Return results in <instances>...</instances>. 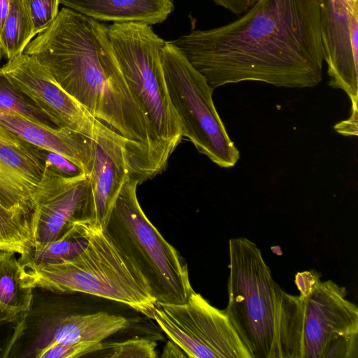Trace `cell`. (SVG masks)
Returning <instances> with one entry per match:
<instances>
[{
	"label": "cell",
	"instance_id": "6da1fadb",
	"mask_svg": "<svg viewBox=\"0 0 358 358\" xmlns=\"http://www.w3.org/2000/svg\"><path fill=\"white\" fill-rule=\"evenodd\" d=\"M169 42L213 89L243 81L312 88L322 80L318 0H257L228 24Z\"/></svg>",
	"mask_w": 358,
	"mask_h": 358
},
{
	"label": "cell",
	"instance_id": "7a4b0ae2",
	"mask_svg": "<svg viewBox=\"0 0 358 358\" xmlns=\"http://www.w3.org/2000/svg\"><path fill=\"white\" fill-rule=\"evenodd\" d=\"M24 53L41 63L94 117L127 139L131 167L145 171V121L122 76L106 25L64 7Z\"/></svg>",
	"mask_w": 358,
	"mask_h": 358
},
{
	"label": "cell",
	"instance_id": "3957f363",
	"mask_svg": "<svg viewBox=\"0 0 358 358\" xmlns=\"http://www.w3.org/2000/svg\"><path fill=\"white\" fill-rule=\"evenodd\" d=\"M224 310L251 358H301L302 301L274 280L257 245L229 241Z\"/></svg>",
	"mask_w": 358,
	"mask_h": 358
},
{
	"label": "cell",
	"instance_id": "277c9868",
	"mask_svg": "<svg viewBox=\"0 0 358 358\" xmlns=\"http://www.w3.org/2000/svg\"><path fill=\"white\" fill-rule=\"evenodd\" d=\"M107 29L122 76L145 121L148 180L165 169L183 138L163 73L161 52L165 41L143 23H113Z\"/></svg>",
	"mask_w": 358,
	"mask_h": 358
},
{
	"label": "cell",
	"instance_id": "5b68a950",
	"mask_svg": "<svg viewBox=\"0 0 358 358\" xmlns=\"http://www.w3.org/2000/svg\"><path fill=\"white\" fill-rule=\"evenodd\" d=\"M24 287L84 293L123 303L152 319L157 300L136 264L93 223L89 243L76 258L21 268Z\"/></svg>",
	"mask_w": 358,
	"mask_h": 358
},
{
	"label": "cell",
	"instance_id": "8992f818",
	"mask_svg": "<svg viewBox=\"0 0 358 358\" xmlns=\"http://www.w3.org/2000/svg\"><path fill=\"white\" fill-rule=\"evenodd\" d=\"M138 182H124L104 229L113 243L136 264L157 302L182 303L194 292L187 264L142 210Z\"/></svg>",
	"mask_w": 358,
	"mask_h": 358
},
{
	"label": "cell",
	"instance_id": "52a82bcc",
	"mask_svg": "<svg viewBox=\"0 0 358 358\" xmlns=\"http://www.w3.org/2000/svg\"><path fill=\"white\" fill-rule=\"evenodd\" d=\"M161 60L168 95L182 137L220 167L234 166L240 152L215 106L214 89L169 41L162 48Z\"/></svg>",
	"mask_w": 358,
	"mask_h": 358
},
{
	"label": "cell",
	"instance_id": "ba28073f",
	"mask_svg": "<svg viewBox=\"0 0 358 358\" xmlns=\"http://www.w3.org/2000/svg\"><path fill=\"white\" fill-rule=\"evenodd\" d=\"M65 298L66 293L33 288L29 308L8 358H38L55 343L102 342L129 325L124 317L106 312L76 313Z\"/></svg>",
	"mask_w": 358,
	"mask_h": 358
},
{
	"label": "cell",
	"instance_id": "9c48e42d",
	"mask_svg": "<svg viewBox=\"0 0 358 358\" xmlns=\"http://www.w3.org/2000/svg\"><path fill=\"white\" fill-rule=\"evenodd\" d=\"M191 358H251L224 310L194 292L182 303L157 302L153 318Z\"/></svg>",
	"mask_w": 358,
	"mask_h": 358
},
{
	"label": "cell",
	"instance_id": "30bf717a",
	"mask_svg": "<svg viewBox=\"0 0 358 358\" xmlns=\"http://www.w3.org/2000/svg\"><path fill=\"white\" fill-rule=\"evenodd\" d=\"M346 295L345 287L329 280L300 296L301 358L357 357L358 308Z\"/></svg>",
	"mask_w": 358,
	"mask_h": 358
},
{
	"label": "cell",
	"instance_id": "8fae6325",
	"mask_svg": "<svg viewBox=\"0 0 358 358\" xmlns=\"http://www.w3.org/2000/svg\"><path fill=\"white\" fill-rule=\"evenodd\" d=\"M10 81L46 113L59 128L94 138L101 122L66 92L48 69L22 53L1 67Z\"/></svg>",
	"mask_w": 358,
	"mask_h": 358
},
{
	"label": "cell",
	"instance_id": "7c38bea8",
	"mask_svg": "<svg viewBox=\"0 0 358 358\" xmlns=\"http://www.w3.org/2000/svg\"><path fill=\"white\" fill-rule=\"evenodd\" d=\"M329 85L358 100V0H318Z\"/></svg>",
	"mask_w": 358,
	"mask_h": 358
},
{
	"label": "cell",
	"instance_id": "4fadbf2b",
	"mask_svg": "<svg viewBox=\"0 0 358 358\" xmlns=\"http://www.w3.org/2000/svg\"><path fill=\"white\" fill-rule=\"evenodd\" d=\"M90 193L89 176H66L45 166L32 194L34 245L54 241L78 220H83Z\"/></svg>",
	"mask_w": 358,
	"mask_h": 358
},
{
	"label": "cell",
	"instance_id": "5bb4252c",
	"mask_svg": "<svg viewBox=\"0 0 358 358\" xmlns=\"http://www.w3.org/2000/svg\"><path fill=\"white\" fill-rule=\"evenodd\" d=\"M93 141L90 193L83 220L105 229L120 192L131 176V148L127 139L102 122Z\"/></svg>",
	"mask_w": 358,
	"mask_h": 358
},
{
	"label": "cell",
	"instance_id": "9a60e30c",
	"mask_svg": "<svg viewBox=\"0 0 358 358\" xmlns=\"http://www.w3.org/2000/svg\"><path fill=\"white\" fill-rule=\"evenodd\" d=\"M45 167L42 148L0 127V203L3 206L34 213L32 194Z\"/></svg>",
	"mask_w": 358,
	"mask_h": 358
},
{
	"label": "cell",
	"instance_id": "2e32d148",
	"mask_svg": "<svg viewBox=\"0 0 358 358\" xmlns=\"http://www.w3.org/2000/svg\"><path fill=\"white\" fill-rule=\"evenodd\" d=\"M0 127L38 148L62 155L90 176L94 146L92 138L65 128L51 127L14 113L0 110Z\"/></svg>",
	"mask_w": 358,
	"mask_h": 358
},
{
	"label": "cell",
	"instance_id": "e0dca14e",
	"mask_svg": "<svg viewBox=\"0 0 358 358\" xmlns=\"http://www.w3.org/2000/svg\"><path fill=\"white\" fill-rule=\"evenodd\" d=\"M65 7L99 22H164L174 10L173 0H60Z\"/></svg>",
	"mask_w": 358,
	"mask_h": 358
},
{
	"label": "cell",
	"instance_id": "ac0fdd59",
	"mask_svg": "<svg viewBox=\"0 0 358 358\" xmlns=\"http://www.w3.org/2000/svg\"><path fill=\"white\" fill-rule=\"evenodd\" d=\"M92 224L88 220L76 221L57 239L33 245L20 255L18 262L21 268L59 264L76 258L87 246Z\"/></svg>",
	"mask_w": 358,
	"mask_h": 358
},
{
	"label": "cell",
	"instance_id": "d6986e66",
	"mask_svg": "<svg viewBox=\"0 0 358 358\" xmlns=\"http://www.w3.org/2000/svg\"><path fill=\"white\" fill-rule=\"evenodd\" d=\"M25 0H11L0 35V48L8 60L22 54L35 36Z\"/></svg>",
	"mask_w": 358,
	"mask_h": 358
},
{
	"label": "cell",
	"instance_id": "ffe728a7",
	"mask_svg": "<svg viewBox=\"0 0 358 358\" xmlns=\"http://www.w3.org/2000/svg\"><path fill=\"white\" fill-rule=\"evenodd\" d=\"M34 213L8 209L0 203V250L20 255L34 245Z\"/></svg>",
	"mask_w": 358,
	"mask_h": 358
},
{
	"label": "cell",
	"instance_id": "44dd1931",
	"mask_svg": "<svg viewBox=\"0 0 358 358\" xmlns=\"http://www.w3.org/2000/svg\"><path fill=\"white\" fill-rule=\"evenodd\" d=\"M15 252L0 250V303L17 312H27L33 288L24 287Z\"/></svg>",
	"mask_w": 358,
	"mask_h": 358
},
{
	"label": "cell",
	"instance_id": "7402d4cb",
	"mask_svg": "<svg viewBox=\"0 0 358 358\" xmlns=\"http://www.w3.org/2000/svg\"><path fill=\"white\" fill-rule=\"evenodd\" d=\"M0 110L14 113L43 125L57 127L53 120L15 87L0 66Z\"/></svg>",
	"mask_w": 358,
	"mask_h": 358
},
{
	"label": "cell",
	"instance_id": "603a6c76",
	"mask_svg": "<svg viewBox=\"0 0 358 358\" xmlns=\"http://www.w3.org/2000/svg\"><path fill=\"white\" fill-rule=\"evenodd\" d=\"M157 343L144 338H135L120 342L103 343L102 357L108 358H155Z\"/></svg>",
	"mask_w": 358,
	"mask_h": 358
},
{
	"label": "cell",
	"instance_id": "cb8c5ba5",
	"mask_svg": "<svg viewBox=\"0 0 358 358\" xmlns=\"http://www.w3.org/2000/svg\"><path fill=\"white\" fill-rule=\"evenodd\" d=\"M26 313L10 310L0 303V358H8Z\"/></svg>",
	"mask_w": 358,
	"mask_h": 358
},
{
	"label": "cell",
	"instance_id": "d4e9b609",
	"mask_svg": "<svg viewBox=\"0 0 358 358\" xmlns=\"http://www.w3.org/2000/svg\"><path fill=\"white\" fill-rule=\"evenodd\" d=\"M35 35L45 30L59 13L60 0H25Z\"/></svg>",
	"mask_w": 358,
	"mask_h": 358
},
{
	"label": "cell",
	"instance_id": "484cf974",
	"mask_svg": "<svg viewBox=\"0 0 358 358\" xmlns=\"http://www.w3.org/2000/svg\"><path fill=\"white\" fill-rule=\"evenodd\" d=\"M103 342L52 344L44 349L38 358H78L102 350Z\"/></svg>",
	"mask_w": 358,
	"mask_h": 358
},
{
	"label": "cell",
	"instance_id": "4316f807",
	"mask_svg": "<svg viewBox=\"0 0 358 358\" xmlns=\"http://www.w3.org/2000/svg\"><path fill=\"white\" fill-rule=\"evenodd\" d=\"M320 274L315 270L296 273L294 282L299 291V296L308 295L320 281Z\"/></svg>",
	"mask_w": 358,
	"mask_h": 358
},
{
	"label": "cell",
	"instance_id": "83f0119b",
	"mask_svg": "<svg viewBox=\"0 0 358 358\" xmlns=\"http://www.w3.org/2000/svg\"><path fill=\"white\" fill-rule=\"evenodd\" d=\"M358 100L351 101L350 116L342 122L336 124L334 128L336 132L344 136H357L358 125Z\"/></svg>",
	"mask_w": 358,
	"mask_h": 358
},
{
	"label": "cell",
	"instance_id": "f1b7e54d",
	"mask_svg": "<svg viewBox=\"0 0 358 358\" xmlns=\"http://www.w3.org/2000/svg\"><path fill=\"white\" fill-rule=\"evenodd\" d=\"M216 5L240 16L250 9L257 0H212Z\"/></svg>",
	"mask_w": 358,
	"mask_h": 358
},
{
	"label": "cell",
	"instance_id": "f546056e",
	"mask_svg": "<svg viewBox=\"0 0 358 358\" xmlns=\"http://www.w3.org/2000/svg\"><path fill=\"white\" fill-rule=\"evenodd\" d=\"M170 341L171 342H169L164 349L163 354L162 355V357H187V355L182 354L185 353L182 350V349H180L173 341Z\"/></svg>",
	"mask_w": 358,
	"mask_h": 358
},
{
	"label": "cell",
	"instance_id": "4dcf8cb0",
	"mask_svg": "<svg viewBox=\"0 0 358 358\" xmlns=\"http://www.w3.org/2000/svg\"><path fill=\"white\" fill-rule=\"evenodd\" d=\"M11 0H0V35L8 17Z\"/></svg>",
	"mask_w": 358,
	"mask_h": 358
},
{
	"label": "cell",
	"instance_id": "1f68e13d",
	"mask_svg": "<svg viewBox=\"0 0 358 358\" xmlns=\"http://www.w3.org/2000/svg\"><path fill=\"white\" fill-rule=\"evenodd\" d=\"M2 56H3V53H2V51H1V50L0 48V62H1Z\"/></svg>",
	"mask_w": 358,
	"mask_h": 358
}]
</instances>
